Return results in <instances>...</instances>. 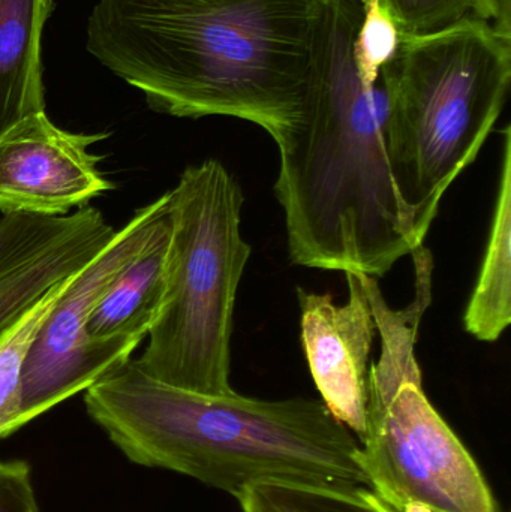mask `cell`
Returning <instances> with one entry per match:
<instances>
[{"mask_svg": "<svg viewBox=\"0 0 511 512\" xmlns=\"http://www.w3.org/2000/svg\"><path fill=\"white\" fill-rule=\"evenodd\" d=\"M393 21L401 38L431 35L468 17L494 24L492 0H375Z\"/></svg>", "mask_w": 511, "mask_h": 512, "instance_id": "obj_16", "label": "cell"}, {"mask_svg": "<svg viewBox=\"0 0 511 512\" xmlns=\"http://www.w3.org/2000/svg\"><path fill=\"white\" fill-rule=\"evenodd\" d=\"M348 301L297 288L300 339L321 402L362 439L366 430L369 358L377 325L362 274L345 273Z\"/></svg>", "mask_w": 511, "mask_h": 512, "instance_id": "obj_9", "label": "cell"}, {"mask_svg": "<svg viewBox=\"0 0 511 512\" xmlns=\"http://www.w3.org/2000/svg\"><path fill=\"white\" fill-rule=\"evenodd\" d=\"M365 0H315L299 119L275 138L276 200L294 264L383 277L425 243L393 180L383 89L357 62Z\"/></svg>", "mask_w": 511, "mask_h": 512, "instance_id": "obj_1", "label": "cell"}, {"mask_svg": "<svg viewBox=\"0 0 511 512\" xmlns=\"http://www.w3.org/2000/svg\"><path fill=\"white\" fill-rule=\"evenodd\" d=\"M315 0H98L86 50L179 119L227 116L275 140L302 111Z\"/></svg>", "mask_w": 511, "mask_h": 512, "instance_id": "obj_2", "label": "cell"}, {"mask_svg": "<svg viewBox=\"0 0 511 512\" xmlns=\"http://www.w3.org/2000/svg\"><path fill=\"white\" fill-rule=\"evenodd\" d=\"M170 221L113 280L93 307L86 334L93 342H143L161 310L167 279Z\"/></svg>", "mask_w": 511, "mask_h": 512, "instance_id": "obj_12", "label": "cell"}, {"mask_svg": "<svg viewBox=\"0 0 511 512\" xmlns=\"http://www.w3.org/2000/svg\"><path fill=\"white\" fill-rule=\"evenodd\" d=\"M492 2H494L495 6V29L503 33L507 38H511V0H492Z\"/></svg>", "mask_w": 511, "mask_h": 512, "instance_id": "obj_19", "label": "cell"}, {"mask_svg": "<svg viewBox=\"0 0 511 512\" xmlns=\"http://www.w3.org/2000/svg\"><path fill=\"white\" fill-rule=\"evenodd\" d=\"M365 5V17L357 33V62L363 77L378 84L381 69L395 56L402 38L375 0H365Z\"/></svg>", "mask_w": 511, "mask_h": 512, "instance_id": "obj_17", "label": "cell"}, {"mask_svg": "<svg viewBox=\"0 0 511 512\" xmlns=\"http://www.w3.org/2000/svg\"><path fill=\"white\" fill-rule=\"evenodd\" d=\"M399 512H432L429 508H426L425 505L420 504H408L405 505Z\"/></svg>", "mask_w": 511, "mask_h": 512, "instance_id": "obj_20", "label": "cell"}, {"mask_svg": "<svg viewBox=\"0 0 511 512\" xmlns=\"http://www.w3.org/2000/svg\"><path fill=\"white\" fill-rule=\"evenodd\" d=\"M497 203L464 328L480 342H497L511 324V126L503 129Z\"/></svg>", "mask_w": 511, "mask_h": 512, "instance_id": "obj_13", "label": "cell"}, {"mask_svg": "<svg viewBox=\"0 0 511 512\" xmlns=\"http://www.w3.org/2000/svg\"><path fill=\"white\" fill-rule=\"evenodd\" d=\"M243 204L242 186L218 159L189 165L168 192L164 300L135 358L164 384L203 394L233 391L234 309L252 252L240 231Z\"/></svg>", "mask_w": 511, "mask_h": 512, "instance_id": "obj_5", "label": "cell"}, {"mask_svg": "<svg viewBox=\"0 0 511 512\" xmlns=\"http://www.w3.org/2000/svg\"><path fill=\"white\" fill-rule=\"evenodd\" d=\"M117 230L95 207L59 218H0V333L47 289L83 270Z\"/></svg>", "mask_w": 511, "mask_h": 512, "instance_id": "obj_10", "label": "cell"}, {"mask_svg": "<svg viewBox=\"0 0 511 512\" xmlns=\"http://www.w3.org/2000/svg\"><path fill=\"white\" fill-rule=\"evenodd\" d=\"M75 274L47 289L44 295L0 333V439L15 432L20 412L21 378L27 355L39 330Z\"/></svg>", "mask_w": 511, "mask_h": 512, "instance_id": "obj_15", "label": "cell"}, {"mask_svg": "<svg viewBox=\"0 0 511 512\" xmlns=\"http://www.w3.org/2000/svg\"><path fill=\"white\" fill-rule=\"evenodd\" d=\"M53 0H0V135L45 111L42 33Z\"/></svg>", "mask_w": 511, "mask_h": 512, "instance_id": "obj_11", "label": "cell"}, {"mask_svg": "<svg viewBox=\"0 0 511 512\" xmlns=\"http://www.w3.org/2000/svg\"><path fill=\"white\" fill-rule=\"evenodd\" d=\"M0 512H39L30 468L23 460L0 462Z\"/></svg>", "mask_w": 511, "mask_h": 512, "instance_id": "obj_18", "label": "cell"}, {"mask_svg": "<svg viewBox=\"0 0 511 512\" xmlns=\"http://www.w3.org/2000/svg\"><path fill=\"white\" fill-rule=\"evenodd\" d=\"M108 134L65 131L42 113L0 135V213L59 218L113 189L90 152Z\"/></svg>", "mask_w": 511, "mask_h": 512, "instance_id": "obj_8", "label": "cell"}, {"mask_svg": "<svg viewBox=\"0 0 511 512\" xmlns=\"http://www.w3.org/2000/svg\"><path fill=\"white\" fill-rule=\"evenodd\" d=\"M84 405L132 463L234 498L261 481L371 489L359 439L321 400L195 393L129 358L84 391Z\"/></svg>", "mask_w": 511, "mask_h": 512, "instance_id": "obj_3", "label": "cell"}, {"mask_svg": "<svg viewBox=\"0 0 511 512\" xmlns=\"http://www.w3.org/2000/svg\"><path fill=\"white\" fill-rule=\"evenodd\" d=\"M236 499L242 512H395L366 487L261 481Z\"/></svg>", "mask_w": 511, "mask_h": 512, "instance_id": "obj_14", "label": "cell"}, {"mask_svg": "<svg viewBox=\"0 0 511 512\" xmlns=\"http://www.w3.org/2000/svg\"><path fill=\"white\" fill-rule=\"evenodd\" d=\"M510 80L511 38L477 17L402 38L381 69L390 170L423 233L447 189L479 158Z\"/></svg>", "mask_w": 511, "mask_h": 512, "instance_id": "obj_4", "label": "cell"}, {"mask_svg": "<svg viewBox=\"0 0 511 512\" xmlns=\"http://www.w3.org/2000/svg\"><path fill=\"white\" fill-rule=\"evenodd\" d=\"M411 256L416 294L404 309H392L377 279L360 273L381 339L380 360L369 367L363 468L372 492L395 512L408 504L498 512L476 460L423 388L416 343L432 303L434 256L425 245Z\"/></svg>", "mask_w": 511, "mask_h": 512, "instance_id": "obj_6", "label": "cell"}, {"mask_svg": "<svg viewBox=\"0 0 511 512\" xmlns=\"http://www.w3.org/2000/svg\"><path fill=\"white\" fill-rule=\"evenodd\" d=\"M146 2H153V3H179V2H192V0H146Z\"/></svg>", "mask_w": 511, "mask_h": 512, "instance_id": "obj_21", "label": "cell"}, {"mask_svg": "<svg viewBox=\"0 0 511 512\" xmlns=\"http://www.w3.org/2000/svg\"><path fill=\"white\" fill-rule=\"evenodd\" d=\"M168 221L167 192L137 210L114 239L75 274L27 355L15 432L132 358L141 342H93L86 334L87 319L117 274L143 252Z\"/></svg>", "mask_w": 511, "mask_h": 512, "instance_id": "obj_7", "label": "cell"}]
</instances>
